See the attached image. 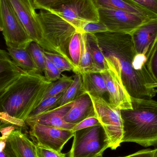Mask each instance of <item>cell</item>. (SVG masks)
<instances>
[{
    "label": "cell",
    "instance_id": "36",
    "mask_svg": "<svg viewBox=\"0 0 157 157\" xmlns=\"http://www.w3.org/2000/svg\"><path fill=\"white\" fill-rule=\"evenodd\" d=\"M36 9L49 10L62 0H32Z\"/></svg>",
    "mask_w": 157,
    "mask_h": 157
},
{
    "label": "cell",
    "instance_id": "14",
    "mask_svg": "<svg viewBox=\"0 0 157 157\" xmlns=\"http://www.w3.org/2000/svg\"><path fill=\"white\" fill-rule=\"evenodd\" d=\"M74 101L66 103L48 111L36 117L29 118L25 121L26 124L37 123L62 129L72 130L75 124L68 123L64 120V117L70 110Z\"/></svg>",
    "mask_w": 157,
    "mask_h": 157
},
{
    "label": "cell",
    "instance_id": "8",
    "mask_svg": "<svg viewBox=\"0 0 157 157\" xmlns=\"http://www.w3.org/2000/svg\"><path fill=\"white\" fill-rule=\"evenodd\" d=\"M0 30L7 47L26 49L33 41L7 0H1Z\"/></svg>",
    "mask_w": 157,
    "mask_h": 157
},
{
    "label": "cell",
    "instance_id": "23",
    "mask_svg": "<svg viewBox=\"0 0 157 157\" xmlns=\"http://www.w3.org/2000/svg\"><path fill=\"white\" fill-rule=\"evenodd\" d=\"M78 68V72L80 73L89 72H97L91 55L88 48L84 33L82 32H81V57Z\"/></svg>",
    "mask_w": 157,
    "mask_h": 157
},
{
    "label": "cell",
    "instance_id": "41",
    "mask_svg": "<svg viewBox=\"0 0 157 157\" xmlns=\"http://www.w3.org/2000/svg\"><path fill=\"white\" fill-rule=\"evenodd\" d=\"M101 157H103V156Z\"/></svg>",
    "mask_w": 157,
    "mask_h": 157
},
{
    "label": "cell",
    "instance_id": "4",
    "mask_svg": "<svg viewBox=\"0 0 157 157\" xmlns=\"http://www.w3.org/2000/svg\"><path fill=\"white\" fill-rule=\"evenodd\" d=\"M38 15L43 36L41 47L46 51L58 53L72 62L69 56L68 48L71 38L78 30L49 10H40Z\"/></svg>",
    "mask_w": 157,
    "mask_h": 157
},
{
    "label": "cell",
    "instance_id": "21",
    "mask_svg": "<svg viewBox=\"0 0 157 157\" xmlns=\"http://www.w3.org/2000/svg\"><path fill=\"white\" fill-rule=\"evenodd\" d=\"M7 49L13 61L24 71L39 73L27 48L8 46Z\"/></svg>",
    "mask_w": 157,
    "mask_h": 157
},
{
    "label": "cell",
    "instance_id": "30",
    "mask_svg": "<svg viewBox=\"0 0 157 157\" xmlns=\"http://www.w3.org/2000/svg\"><path fill=\"white\" fill-rule=\"evenodd\" d=\"M62 73L57 68V66L49 59L46 58L44 76L48 81L53 82L61 77Z\"/></svg>",
    "mask_w": 157,
    "mask_h": 157
},
{
    "label": "cell",
    "instance_id": "18",
    "mask_svg": "<svg viewBox=\"0 0 157 157\" xmlns=\"http://www.w3.org/2000/svg\"><path fill=\"white\" fill-rule=\"evenodd\" d=\"M98 8L121 10L138 15L147 19H156L157 16L129 0H93Z\"/></svg>",
    "mask_w": 157,
    "mask_h": 157
},
{
    "label": "cell",
    "instance_id": "37",
    "mask_svg": "<svg viewBox=\"0 0 157 157\" xmlns=\"http://www.w3.org/2000/svg\"><path fill=\"white\" fill-rule=\"evenodd\" d=\"M154 149H144L126 156L122 157H154Z\"/></svg>",
    "mask_w": 157,
    "mask_h": 157
},
{
    "label": "cell",
    "instance_id": "13",
    "mask_svg": "<svg viewBox=\"0 0 157 157\" xmlns=\"http://www.w3.org/2000/svg\"><path fill=\"white\" fill-rule=\"evenodd\" d=\"M101 72L105 80L109 102L120 110L132 109V98L126 90L121 77L112 66Z\"/></svg>",
    "mask_w": 157,
    "mask_h": 157
},
{
    "label": "cell",
    "instance_id": "29",
    "mask_svg": "<svg viewBox=\"0 0 157 157\" xmlns=\"http://www.w3.org/2000/svg\"><path fill=\"white\" fill-rule=\"evenodd\" d=\"M63 93H60L53 97L47 98L42 101L28 118L36 117L48 111L57 108L59 100L61 98Z\"/></svg>",
    "mask_w": 157,
    "mask_h": 157
},
{
    "label": "cell",
    "instance_id": "11",
    "mask_svg": "<svg viewBox=\"0 0 157 157\" xmlns=\"http://www.w3.org/2000/svg\"><path fill=\"white\" fill-rule=\"evenodd\" d=\"M29 135L36 145L61 152L65 145L73 137L71 130L57 128L37 123L29 124Z\"/></svg>",
    "mask_w": 157,
    "mask_h": 157
},
{
    "label": "cell",
    "instance_id": "24",
    "mask_svg": "<svg viewBox=\"0 0 157 157\" xmlns=\"http://www.w3.org/2000/svg\"><path fill=\"white\" fill-rule=\"evenodd\" d=\"M73 81L72 77L65 75H62L60 78L51 83L46 90L41 101L47 98L63 93L71 85Z\"/></svg>",
    "mask_w": 157,
    "mask_h": 157
},
{
    "label": "cell",
    "instance_id": "15",
    "mask_svg": "<svg viewBox=\"0 0 157 157\" xmlns=\"http://www.w3.org/2000/svg\"><path fill=\"white\" fill-rule=\"evenodd\" d=\"M96 116L92 99L85 92L74 101L70 110L64 117L66 122L75 124L89 117Z\"/></svg>",
    "mask_w": 157,
    "mask_h": 157
},
{
    "label": "cell",
    "instance_id": "20",
    "mask_svg": "<svg viewBox=\"0 0 157 157\" xmlns=\"http://www.w3.org/2000/svg\"><path fill=\"white\" fill-rule=\"evenodd\" d=\"M83 33L97 72L100 73L109 69L105 56L100 47L96 35Z\"/></svg>",
    "mask_w": 157,
    "mask_h": 157
},
{
    "label": "cell",
    "instance_id": "7",
    "mask_svg": "<svg viewBox=\"0 0 157 157\" xmlns=\"http://www.w3.org/2000/svg\"><path fill=\"white\" fill-rule=\"evenodd\" d=\"M49 11L70 23L79 32L85 23L99 21L98 8L93 0H62Z\"/></svg>",
    "mask_w": 157,
    "mask_h": 157
},
{
    "label": "cell",
    "instance_id": "27",
    "mask_svg": "<svg viewBox=\"0 0 157 157\" xmlns=\"http://www.w3.org/2000/svg\"><path fill=\"white\" fill-rule=\"evenodd\" d=\"M45 54L46 58L52 62L62 73L64 71L79 73L78 68L72 62L66 59L60 54L45 50Z\"/></svg>",
    "mask_w": 157,
    "mask_h": 157
},
{
    "label": "cell",
    "instance_id": "40",
    "mask_svg": "<svg viewBox=\"0 0 157 157\" xmlns=\"http://www.w3.org/2000/svg\"><path fill=\"white\" fill-rule=\"evenodd\" d=\"M1 0H0V16H1Z\"/></svg>",
    "mask_w": 157,
    "mask_h": 157
},
{
    "label": "cell",
    "instance_id": "26",
    "mask_svg": "<svg viewBox=\"0 0 157 157\" xmlns=\"http://www.w3.org/2000/svg\"><path fill=\"white\" fill-rule=\"evenodd\" d=\"M17 127H19L11 124L0 131V157H17L8 140V136L10 132Z\"/></svg>",
    "mask_w": 157,
    "mask_h": 157
},
{
    "label": "cell",
    "instance_id": "16",
    "mask_svg": "<svg viewBox=\"0 0 157 157\" xmlns=\"http://www.w3.org/2000/svg\"><path fill=\"white\" fill-rule=\"evenodd\" d=\"M24 72L14 63L8 53L0 49V96Z\"/></svg>",
    "mask_w": 157,
    "mask_h": 157
},
{
    "label": "cell",
    "instance_id": "19",
    "mask_svg": "<svg viewBox=\"0 0 157 157\" xmlns=\"http://www.w3.org/2000/svg\"><path fill=\"white\" fill-rule=\"evenodd\" d=\"M81 74L85 92L91 96L104 99L106 94L108 95L105 80L100 73L89 72Z\"/></svg>",
    "mask_w": 157,
    "mask_h": 157
},
{
    "label": "cell",
    "instance_id": "39",
    "mask_svg": "<svg viewBox=\"0 0 157 157\" xmlns=\"http://www.w3.org/2000/svg\"><path fill=\"white\" fill-rule=\"evenodd\" d=\"M154 157H157V147L154 149Z\"/></svg>",
    "mask_w": 157,
    "mask_h": 157
},
{
    "label": "cell",
    "instance_id": "5",
    "mask_svg": "<svg viewBox=\"0 0 157 157\" xmlns=\"http://www.w3.org/2000/svg\"><path fill=\"white\" fill-rule=\"evenodd\" d=\"M69 157H101L109 148L103 127L95 125L74 132Z\"/></svg>",
    "mask_w": 157,
    "mask_h": 157
},
{
    "label": "cell",
    "instance_id": "9",
    "mask_svg": "<svg viewBox=\"0 0 157 157\" xmlns=\"http://www.w3.org/2000/svg\"><path fill=\"white\" fill-rule=\"evenodd\" d=\"M131 35L136 53L135 62L142 67H146L157 43V18L144 23Z\"/></svg>",
    "mask_w": 157,
    "mask_h": 157
},
{
    "label": "cell",
    "instance_id": "34",
    "mask_svg": "<svg viewBox=\"0 0 157 157\" xmlns=\"http://www.w3.org/2000/svg\"><path fill=\"white\" fill-rule=\"evenodd\" d=\"M100 124H101L100 123L98 120L96 116L89 117L75 124L72 131L74 132L76 131L81 130V129H85V128H88V127L95 126V125H100Z\"/></svg>",
    "mask_w": 157,
    "mask_h": 157
},
{
    "label": "cell",
    "instance_id": "2",
    "mask_svg": "<svg viewBox=\"0 0 157 157\" xmlns=\"http://www.w3.org/2000/svg\"><path fill=\"white\" fill-rule=\"evenodd\" d=\"M51 83L41 74L24 72L0 96V112L25 122Z\"/></svg>",
    "mask_w": 157,
    "mask_h": 157
},
{
    "label": "cell",
    "instance_id": "6",
    "mask_svg": "<svg viewBox=\"0 0 157 157\" xmlns=\"http://www.w3.org/2000/svg\"><path fill=\"white\" fill-rule=\"evenodd\" d=\"M89 95L93 102L96 117L107 136L109 148L112 150H116L122 144L123 135L121 110L111 104L103 98Z\"/></svg>",
    "mask_w": 157,
    "mask_h": 157
},
{
    "label": "cell",
    "instance_id": "28",
    "mask_svg": "<svg viewBox=\"0 0 157 157\" xmlns=\"http://www.w3.org/2000/svg\"><path fill=\"white\" fill-rule=\"evenodd\" d=\"M68 52L73 63L78 68L81 57V32L77 31L74 34L69 43Z\"/></svg>",
    "mask_w": 157,
    "mask_h": 157
},
{
    "label": "cell",
    "instance_id": "12",
    "mask_svg": "<svg viewBox=\"0 0 157 157\" xmlns=\"http://www.w3.org/2000/svg\"><path fill=\"white\" fill-rule=\"evenodd\" d=\"M30 39L41 47L42 29L32 0H7Z\"/></svg>",
    "mask_w": 157,
    "mask_h": 157
},
{
    "label": "cell",
    "instance_id": "25",
    "mask_svg": "<svg viewBox=\"0 0 157 157\" xmlns=\"http://www.w3.org/2000/svg\"><path fill=\"white\" fill-rule=\"evenodd\" d=\"M40 74L44 73L46 57L45 50L36 42L32 41L27 48Z\"/></svg>",
    "mask_w": 157,
    "mask_h": 157
},
{
    "label": "cell",
    "instance_id": "32",
    "mask_svg": "<svg viewBox=\"0 0 157 157\" xmlns=\"http://www.w3.org/2000/svg\"><path fill=\"white\" fill-rule=\"evenodd\" d=\"M146 67L152 78L157 83V43L147 60Z\"/></svg>",
    "mask_w": 157,
    "mask_h": 157
},
{
    "label": "cell",
    "instance_id": "38",
    "mask_svg": "<svg viewBox=\"0 0 157 157\" xmlns=\"http://www.w3.org/2000/svg\"><path fill=\"white\" fill-rule=\"evenodd\" d=\"M11 124L6 122L5 121L3 120L0 119V131H1V129H2L4 127H6L7 125H11ZM12 125H13V124H12Z\"/></svg>",
    "mask_w": 157,
    "mask_h": 157
},
{
    "label": "cell",
    "instance_id": "17",
    "mask_svg": "<svg viewBox=\"0 0 157 157\" xmlns=\"http://www.w3.org/2000/svg\"><path fill=\"white\" fill-rule=\"evenodd\" d=\"M8 138L17 157H38L36 145L22 132L21 127L13 130Z\"/></svg>",
    "mask_w": 157,
    "mask_h": 157
},
{
    "label": "cell",
    "instance_id": "22",
    "mask_svg": "<svg viewBox=\"0 0 157 157\" xmlns=\"http://www.w3.org/2000/svg\"><path fill=\"white\" fill-rule=\"evenodd\" d=\"M85 92L81 73H76L71 85L63 92L59 100L58 107L74 101Z\"/></svg>",
    "mask_w": 157,
    "mask_h": 157
},
{
    "label": "cell",
    "instance_id": "1",
    "mask_svg": "<svg viewBox=\"0 0 157 157\" xmlns=\"http://www.w3.org/2000/svg\"><path fill=\"white\" fill-rule=\"evenodd\" d=\"M108 65L121 77L132 98L152 99L156 88L148 86L155 83L148 71L137 70L134 65L136 53L130 34L106 31L95 34Z\"/></svg>",
    "mask_w": 157,
    "mask_h": 157
},
{
    "label": "cell",
    "instance_id": "3",
    "mask_svg": "<svg viewBox=\"0 0 157 157\" xmlns=\"http://www.w3.org/2000/svg\"><path fill=\"white\" fill-rule=\"evenodd\" d=\"M131 98L132 109L121 110L123 124L122 143L132 142L144 147L157 146V101Z\"/></svg>",
    "mask_w": 157,
    "mask_h": 157
},
{
    "label": "cell",
    "instance_id": "10",
    "mask_svg": "<svg viewBox=\"0 0 157 157\" xmlns=\"http://www.w3.org/2000/svg\"><path fill=\"white\" fill-rule=\"evenodd\" d=\"M98 11L99 21L110 32L131 35L138 27L151 20L121 10L98 8Z\"/></svg>",
    "mask_w": 157,
    "mask_h": 157
},
{
    "label": "cell",
    "instance_id": "33",
    "mask_svg": "<svg viewBox=\"0 0 157 157\" xmlns=\"http://www.w3.org/2000/svg\"><path fill=\"white\" fill-rule=\"evenodd\" d=\"M157 16V0H129Z\"/></svg>",
    "mask_w": 157,
    "mask_h": 157
},
{
    "label": "cell",
    "instance_id": "35",
    "mask_svg": "<svg viewBox=\"0 0 157 157\" xmlns=\"http://www.w3.org/2000/svg\"><path fill=\"white\" fill-rule=\"evenodd\" d=\"M38 157H66L65 154L36 145Z\"/></svg>",
    "mask_w": 157,
    "mask_h": 157
},
{
    "label": "cell",
    "instance_id": "31",
    "mask_svg": "<svg viewBox=\"0 0 157 157\" xmlns=\"http://www.w3.org/2000/svg\"><path fill=\"white\" fill-rule=\"evenodd\" d=\"M106 26L100 21L87 22L82 26L80 32L82 33L96 34L108 31Z\"/></svg>",
    "mask_w": 157,
    "mask_h": 157
}]
</instances>
